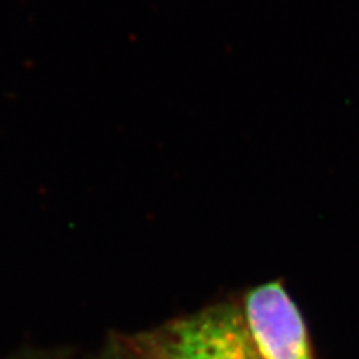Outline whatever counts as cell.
I'll return each instance as SVG.
<instances>
[{"mask_svg": "<svg viewBox=\"0 0 359 359\" xmlns=\"http://www.w3.org/2000/svg\"><path fill=\"white\" fill-rule=\"evenodd\" d=\"M243 314L262 359H314L304 319L280 283L252 290Z\"/></svg>", "mask_w": 359, "mask_h": 359, "instance_id": "7a4b0ae2", "label": "cell"}, {"mask_svg": "<svg viewBox=\"0 0 359 359\" xmlns=\"http://www.w3.org/2000/svg\"><path fill=\"white\" fill-rule=\"evenodd\" d=\"M157 359H262L243 311L223 306L172 322L156 337Z\"/></svg>", "mask_w": 359, "mask_h": 359, "instance_id": "6da1fadb", "label": "cell"}]
</instances>
